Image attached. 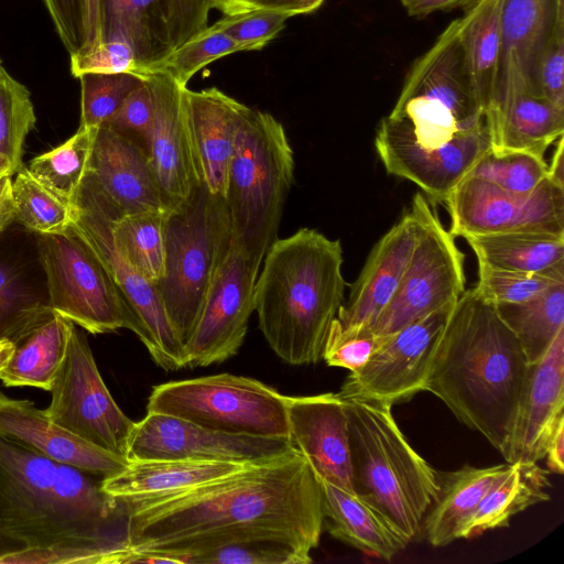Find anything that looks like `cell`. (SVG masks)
<instances>
[{"instance_id":"59","label":"cell","mask_w":564,"mask_h":564,"mask_svg":"<svg viewBox=\"0 0 564 564\" xmlns=\"http://www.w3.org/2000/svg\"><path fill=\"white\" fill-rule=\"evenodd\" d=\"M564 139L561 137L555 142V150L547 163V178L555 185L564 188Z\"/></svg>"},{"instance_id":"23","label":"cell","mask_w":564,"mask_h":564,"mask_svg":"<svg viewBox=\"0 0 564 564\" xmlns=\"http://www.w3.org/2000/svg\"><path fill=\"white\" fill-rule=\"evenodd\" d=\"M485 116L495 153L529 152L544 158L564 134V110L512 78L497 82Z\"/></svg>"},{"instance_id":"5","label":"cell","mask_w":564,"mask_h":564,"mask_svg":"<svg viewBox=\"0 0 564 564\" xmlns=\"http://www.w3.org/2000/svg\"><path fill=\"white\" fill-rule=\"evenodd\" d=\"M349 436L354 491L409 542L421 535L438 492V471L410 445L387 401L340 397Z\"/></svg>"},{"instance_id":"29","label":"cell","mask_w":564,"mask_h":564,"mask_svg":"<svg viewBox=\"0 0 564 564\" xmlns=\"http://www.w3.org/2000/svg\"><path fill=\"white\" fill-rule=\"evenodd\" d=\"M243 466L228 462L135 459L130 460L120 471L102 478L100 486L107 495L122 501L200 485L235 473Z\"/></svg>"},{"instance_id":"1","label":"cell","mask_w":564,"mask_h":564,"mask_svg":"<svg viewBox=\"0 0 564 564\" xmlns=\"http://www.w3.org/2000/svg\"><path fill=\"white\" fill-rule=\"evenodd\" d=\"M129 549L178 555L225 542L269 539L311 555L324 529L321 481L295 447L173 492L118 501Z\"/></svg>"},{"instance_id":"6","label":"cell","mask_w":564,"mask_h":564,"mask_svg":"<svg viewBox=\"0 0 564 564\" xmlns=\"http://www.w3.org/2000/svg\"><path fill=\"white\" fill-rule=\"evenodd\" d=\"M294 180V158L283 126L247 107L228 169L226 202L232 239L258 262L276 239Z\"/></svg>"},{"instance_id":"49","label":"cell","mask_w":564,"mask_h":564,"mask_svg":"<svg viewBox=\"0 0 564 564\" xmlns=\"http://www.w3.org/2000/svg\"><path fill=\"white\" fill-rule=\"evenodd\" d=\"M381 340L382 336H377L369 328L359 332H341L333 323L322 359L328 366L355 372L365 366Z\"/></svg>"},{"instance_id":"37","label":"cell","mask_w":564,"mask_h":564,"mask_svg":"<svg viewBox=\"0 0 564 564\" xmlns=\"http://www.w3.org/2000/svg\"><path fill=\"white\" fill-rule=\"evenodd\" d=\"M171 210L135 214L118 212L111 223L116 246L148 280L156 283L164 274L165 229Z\"/></svg>"},{"instance_id":"26","label":"cell","mask_w":564,"mask_h":564,"mask_svg":"<svg viewBox=\"0 0 564 564\" xmlns=\"http://www.w3.org/2000/svg\"><path fill=\"white\" fill-rule=\"evenodd\" d=\"M184 105L203 183L225 197L230 160L247 106L216 87L184 89Z\"/></svg>"},{"instance_id":"2","label":"cell","mask_w":564,"mask_h":564,"mask_svg":"<svg viewBox=\"0 0 564 564\" xmlns=\"http://www.w3.org/2000/svg\"><path fill=\"white\" fill-rule=\"evenodd\" d=\"M101 478L0 434V563H120L124 513Z\"/></svg>"},{"instance_id":"63","label":"cell","mask_w":564,"mask_h":564,"mask_svg":"<svg viewBox=\"0 0 564 564\" xmlns=\"http://www.w3.org/2000/svg\"><path fill=\"white\" fill-rule=\"evenodd\" d=\"M1 62V61H0Z\"/></svg>"},{"instance_id":"41","label":"cell","mask_w":564,"mask_h":564,"mask_svg":"<svg viewBox=\"0 0 564 564\" xmlns=\"http://www.w3.org/2000/svg\"><path fill=\"white\" fill-rule=\"evenodd\" d=\"M178 561L180 564H307L312 557L281 541L246 539L180 554Z\"/></svg>"},{"instance_id":"27","label":"cell","mask_w":564,"mask_h":564,"mask_svg":"<svg viewBox=\"0 0 564 564\" xmlns=\"http://www.w3.org/2000/svg\"><path fill=\"white\" fill-rule=\"evenodd\" d=\"M563 19L564 0H503L497 82L513 78L539 93L535 82L538 63L556 22Z\"/></svg>"},{"instance_id":"24","label":"cell","mask_w":564,"mask_h":564,"mask_svg":"<svg viewBox=\"0 0 564 564\" xmlns=\"http://www.w3.org/2000/svg\"><path fill=\"white\" fill-rule=\"evenodd\" d=\"M87 176L123 215L171 210L145 149L113 130L98 129Z\"/></svg>"},{"instance_id":"58","label":"cell","mask_w":564,"mask_h":564,"mask_svg":"<svg viewBox=\"0 0 564 564\" xmlns=\"http://www.w3.org/2000/svg\"><path fill=\"white\" fill-rule=\"evenodd\" d=\"M14 221L12 180L10 175L0 178V234Z\"/></svg>"},{"instance_id":"28","label":"cell","mask_w":564,"mask_h":564,"mask_svg":"<svg viewBox=\"0 0 564 564\" xmlns=\"http://www.w3.org/2000/svg\"><path fill=\"white\" fill-rule=\"evenodd\" d=\"M319 481L324 527L330 535L384 561H391L405 549L409 541L371 505L352 491Z\"/></svg>"},{"instance_id":"45","label":"cell","mask_w":564,"mask_h":564,"mask_svg":"<svg viewBox=\"0 0 564 564\" xmlns=\"http://www.w3.org/2000/svg\"><path fill=\"white\" fill-rule=\"evenodd\" d=\"M557 283H564V272L529 273L478 263L474 289L484 300L497 305L528 301Z\"/></svg>"},{"instance_id":"11","label":"cell","mask_w":564,"mask_h":564,"mask_svg":"<svg viewBox=\"0 0 564 564\" xmlns=\"http://www.w3.org/2000/svg\"><path fill=\"white\" fill-rule=\"evenodd\" d=\"M40 262L46 275L47 305L90 334L128 328L139 322L102 263L69 229L39 235Z\"/></svg>"},{"instance_id":"50","label":"cell","mask_w":564,"mask_h":564,"mask_svg":"<svg viewBox=\"0 0 564 564\" xmlns=\"http://www.w3.org/2000/svg\"><path fill=\"white\" fill-rule=\"evenodd\" d=\"M151 121L152 97L149 86L143 79V83L126 97L119 108L101 127L129 138L147 151Z\"/></svg>"},{"instance_id":"62","label":"cell","mask_w":564,"mask_h":564,"mask_svg":"<svg viewBox=\"0 0 564 564\" xmlns=\"http://www.w3.org/2000/svg\"><path fill=\"white\" fill-rule=\"evenodd\" d=\"M14 174H15V171L13 170L9 160L6 156H3L2 154H0V178L3 176H7V175L12 176Z\"/></svg>"},{"instance_id":"32","label":"cell","mask_w":564,"mask_h":564,"mask_svg":"<svg viewBox=\"0 0 564 564\" xmlns=\"http://www.w3.org/2000/svg\"><path fill=\"white\" fill-rule=\"evenodd\" d=\"M167 0H100L101 40L133 50L143 76L171 52Z\"/></svg>"},{"instance_id":"52","label":"cell","mask_w":564,"mask_h":564,"mask_svg":"<svg viewBox=\"0 0 564 564\" xmlns=\"http://www.w3.org/2000/svg\"><path fill=\"white\" fill-rule=\"evenodd\" d=\"M171 51L208 25L214 0H167Z\"/></svg>"},{"instance_id":"8","label":"cell","mask_w":564,"mask_h":564,"mask_svg":"<svg viewBox=\"0 0 564 564\" xmlns=\"http://www.w3.org/2000/svg\"><path fill=\"white\" fill-rule=\"evenodd\" d=\"M389 117L403 121L415 141L429 148L486 123L463 48L459 19L414 62Z\"/></svg>"},{"instance_id":"40","label":"cell","mask_w":564,"mask_h":564,"mask_svg":"<svg viewBox=\"0 0 564 564\" xmlns=\"http://www.w3.org/2000/svg\"><path fill=\"white\" fill-rule=\"evenodd\" d=\"M35 123L29 89L0 65V154L15 172L23 165L24 142Z\"/></svg>"},{"instance_id":"61","label":"cell","mask_w":564,"mask_h":564,"mask_svg":"<svg viewBox=\"0 0 564 564\" xmlns=\"http://www.w3.org/2000/svg\"><path fill=\"white\" fill-rule=\"evenodd\" d=\"M13 344L8 339H0V371L6 367L13 352Z\"/></svg>"},{"instance_id":"54","label":"cell","mask_w":564,"mask_h":564,"mask_svg":"<svg viewBox=\"0 0 564 564\" xmlns=\"http://www.w3.org/2000/svg\"><path fill=\"white\" fill-rule=\"evenodd\" d=\"M79 14V48L75 53H87L101 40L100 0H77Z\"/></svg>"},{"instance_id":"38","label":"cell","mask_w":564,"mask_h":564,"mask_svg":"<svg viewBox=\"0 0 564 564\" xmlns=\"http://www.w3.org/2000/svg\"><path fill=\"white\" fill-rule=\"evenodd\" d=\"M98 129L78 127L56 148L33 158L26 166L46 188L72 206L87 176Z\"/></svg>"},{"instance_id":"35","label":"cell","mask_w":564,"mask_h":564,"mask_svg":"<svg viewBox=\"0 0 564 564\" xmlns=\"http://www.w3.org/2000/svg\"><path fill=\"white\" fill-rule=\"evenodd\" d=\"M503 0H474L459 18L460 40L478 98L490 105L499 73Z\"/></svg>"},{"instance_id":"19","label":"cell","mask_w":564,"mask_h":564,"mask_svg":"<svg viewBox=\"0 0 564 564\" xmlns=\"http://www.w3.org/2000/svg\"><path fill=\"white\" fill-rule=\"evenodd\" d=\"M142 78L152 97L147 153L165 203L173 210L203 183L185 111L186 87L162 70H150Z\"/></svg>"},{"instance_id":"48","label":"cell","mask_w":564,"mask_h":564,"mask_svg":"<svg viewBox=\"0 0 564 564\" xmlns=\"http://www.w3.org/2000/svg\"><path fill=\"white\" fill-rule=\"evenodd\" d=\"M69 58L70 73L77 78L86 73H130L142 77L135 54L124 41H102L91 51L83 54L73 53Z\"/></svg>"},{"instance_id":"34","label":"cell","mask_w":564,"mask_h":564,"mask_svg":"<svg viewBox=\"0 0 564 564\" xmlns=\"http://www.w3.org/2000/svg\"><path fill=\"white\" fill-rule=\"evenodd\" d=\"M464 239L478 263L529 273L564 272V234L519 231Z\"/></svg>"},{"instance_id":"17","label":"cell","mask_w":564,"mask_h":564,"mask_svg":"<svg viewBox=\"0 0 564 564\" xmlns=\"http://www.w3.org/2000/svg\"><path fill=\"white\" fill-rule=\"evenodd\" d=\"M452 306L382 336L364 367L350 372L338 394L394 403L424 391L427 372Z\"/></svg>"},{"instance_id":"46","label":"cell","mask_w":564,"mask_h":564,"mask_svg":"<svg viewBox=\"0 0 564 564\" xmlns=\"http://www.w3.org/2000/svg\"><path fill=\"white\" fill-rule=\"evenodd\" d=\"M48 308L23 284L18 271L0 260V339L12 341Z\"/></svg>"},{"instance_id":"14","label":"cell","mask_w":564,"mask_h":564,"mask_svg":"<svg viewBox=\"0 0 564 564\" xmlns=\"http://www.w3.org/2000/svg\"><path fill=\"white\" fill-rule=\"evenodd\" d=\"M444 204L455 238L519 231L564 234V188L549 178L532 193L514 194L466 176Z\"/></svg>"},{"instance_id":"10","label":"cell","mask_w":564,"mask_h":564,"mask_svg":"<svg viewBox=\"0 0 564 564\" xmlns=\"http://www.w3.org/2000/svg\"><path fill=\"white\" fill-rule=\"evenodd\" d=\"M118 212L86 176L72 205L68 229L98 258L120 290L139 322V338L153 361L166 371L184 368L183 343L166 315L155 283L144 278L115 243L111 223Z\"/></svg>"},{"instance_id":"22","label":"cell","mask_w":564,"mask_h":564,"mask_svg":"<svg viewBox=\"0 0 564 564\" xmlns=\"http://www.w3.org/2000/svg\"><path fill=\"white\" fill-rule=\"evenodd\" d=\"M290 441L319 479L354 491L348 421L338 393L286 395Z\"/></svg>"},{"instance_id":"7","label":"cell","mask_w":564,"mask_h":564,"mask_svg":"<svg viewBox=\"0 0 564 564\" xmlns=\"http://www.w3.org/2000/svg\"><path fill=\"white\" fill-rule=\"evenodd\" d=\"M231 241L226 198L210 193L204 183L169 214L164 274L155 286L183 345L196 325Z\"/></svg>"},{"instance_id":"25","label":"cell","mask_w":564,"mask_h":564,"mask_svg":"<svg viewBox=\"0 0 564 564\" xmlns=\"http://www.w3.org/2000/svg\"><path fill=\"white\" fill-rule=\"evenodd\" d=\"M0 434L56 463L72 465L101 479L120 471L130 462L72 434L32 401L8 397L1 390Z\"/></svg>"},{"instance_id":"16","label":"cell","mask_w":564,"mask_h":564,"mask_svg":"<svg viewBox=\"0 0 564 564\" xmlns=\"http://www.w3.org/2000/svg\"><path fill=\"white\" fill-rule=\"evenodd\" d=\"M375 148L386 171L414 183L432 204L444 203L475 164L491 150L487 123L441 147L417 143L401 120L384 117Z\"/></svg>"},{"instance_id":"30","label":"cell","mask_w":564,"mask_h":564,"mask_svg":"<svg viewBox=\"0 0 564 564\" xmlns=\"http://www.w3.org/2000/svg\"><path fill=\"white\" fill-rule=\"evenodd\" d=\"M75 324L51 307L11 343L13 352L0 371L7 387H34L50 391L66 355Z\"/></svg>"},{"instance_id":"51","label":"cell","mask_w":564,"mask_h":564,"mask_svg":"<svg viewBox=\"0 0 564 564\" xmlns=\"http://www.w3.org/2000/svg\"><path fill=\"white\" fill-rule=\"evenodd\" d=\"M535 82L539 93L564 110V19L556 22L539 59Z\"/></svg>"},{"instance_id":"15","label":"cell","mask_w":564,"mask_h":564,"mask_svg":"<svg viewBox=\"0 0 564 564\" xmlns=\"http://www.w3.org/2000/svg\"><path fill=\"white\" fill-rule=\"evenodd\" d=\"M261 264L234 239L205 297L196 325L183 345L185 367L220 364L238 352L254 312Z\"/></svg>"},{"instance_id":"53","label":"cell","mask_w":564,"mask_h":564,"mask_svg":"<svg viewBox=\"0 0 564 564\" xmlns=\"http://www.w3.org/2000/svg\"><path fill=\"white\" fill-rule=\"evenodd\" d=\"M53 26L70 54L79 48V14L77 0H43Z\"/></svg>"},{"instance_id":"3","label":"cell","mask_w":564,"mask_h":564,"mask_svg":"<svg viewBox=\"0 0 564 564\" xmlns=\"http://www.w3.org/2000/svg\"><path fill=\"white\" fill-rule=\"evenodd\" d=\"M529 362L495 304L465 290L449 311L424 384L499 453L510 436Z\"/></svg>"},{"instance_id":"33","label":"cell","mask_w":564,"mask_h":564,"mask_svg":"<svg viewBox=\"0 0 564 564\" xmlns=\"http://www.w3.org/2000/svg\"><path fill=\"white\" fill-rule=\"evenodd\" d=\"M508 466V463L488 467L465 465L454 471L438 473V492L422 523L421 534L427 542L445 546L457 540L460 525Z\"/></svg>"},{"instance_id":"13","label":"cell","mask_w":564,"mask_h":564,"mask_svg":"<svg viewBox=\"0 0 564 564\" xmlns=\"http://www.w3.org/2000/svg\"><path fill=\"white\" fill-rule=\"evenodd\" d=\"M50 392L44 411L51 420L95 446L127 457L135 422L113 400L86 336L75 325Z\"/></svg>"},{"instance_id":"4","label":"cell","mask_w":564,"mask_h":564,"mask_svg":"<svg viewBox=\"0 0 564 564\" xmlns=\"http://www.w3.org/2000/svg\"><path fill=\"white\" fill-rule=\"evenodd\" d=\"M254 285V311L267 343L290 365L316 364L344 304L339 240L312 228L275 239Z\"/></svg>"},{"instance_id":"42","label":"cell","mask_w":564,"mask_h":564,"mask_svg":"<svg viewBox=\"0 0 564 564\" xmlns=\"http://www.w3.org/2000/svg\"><path fill=\"white\" fill-rule=\"evenodd\" d=\"M238 52L240 50L236 42L215 22L173 48L148 72H165L180 85L187 87L192 77L205 66Z\"/></svg>"},{"instance_id":"18","label":"cell","mask_w":564,"mask_h":564,"mask_svg":"<svg viewBox=\"0 0 564 564\" xmlns=\"http://www.w3.org/2000/svg\"><path fill=\"white\" fill-rule=\"evenodd\" d=\"M291 448L290 438L228 434L176 416L147 412L134 424L127 457L129 460L172 458L248 465L276 457Z\"/></svg>"},{"instance_id":"31","label":"cell","mask_w":564,"mask_h":564,"mask_svg":"<svg viewBox=\"0 0 564 564\" xmlns=\"http://www.w3.org/2000/svg\"><path fill=\"white\" fill-rule=\"evenodd\" d=\"M550 471L538 463L517 462L489 486L477 508L460 525L458 539H473L482 533L506 528L517 513L550 500Z\"/></svg>"},{"instance_id":"43","label":"cell","mask_w":564,"mask_h":564,"mask_svg":"<svg viewBox=\"0 0 564 564\" xmlns=\"http://www.w3.org/2000/svg\"><path fill=\"white\" fill-rule=\"evenodd\" d=\"M467 176L485 180L514 194L532 193L547 178L543 156L529 152H487Z\"/></svg>"},{"instance_id":"9","label":"cell","mask_w":564,"mask_h":564,"mask_svg":"<svg viewBox=\"0 0 564 564\" xmlns=\"http://www.w3.org/2000/svg\"><path fill=\"white\" fill-rule=\"evenodd\" d=\"M147 412L228 434L290 438L286 395L242 376L219 373L155 386Z\"/></svg>"},{"instance_id":"55","label":"cell","mask_w":564,"mask_h":564,"mask_svg":"<svg viewBox=\"0 0 564 564\" xmlns=\"http://www.w3.org/2000/svg\"><path fill=\"white\" fill-rule=\"evenodd\" d=\"M474 0H401L408 15L425 18L434 12L466 8Z\"/></svg>"},{"instance_id":"60","label":"cell","mask_w":564,"mask_h":564,"mask_svg":"<svg viewBox=\"0 0 564 564\" xmlns=\"http://www.w3.org/2000/svg\"><path fill=\"white\" fill-rule=\"evenodd\" d=\"M213 9L219 10L224 15H234L253 10L251 0H214Z\"/></svg>"},{"instance_id":"20","label":"cell","mask_w":564,"mask_h":564,"mask_svg":"<svg viewBox=\"0 0 564 564\" xmlns=\"http://www.w3.org/2000/svg\"><path fill=\"white\" fill-rule=\"evenodd\" d=\"M564 421V329L545 355L529 364L508 442L500 453L506 463H538Z\"/></svg>"},{"instance_id":"57","label":"cell","mask_w":564,"mask_h":564,"mask_svg":"<svg viewBox=\"0 0 564 564\" xmlns=\"http://www.w3.org/2000/svg\"><path fill=\"white\" fill-rule=\"evenodd\" d=\"M546 467L550 473H564V421L553 433L545 452Z\"/></svg>"},{"instance_id":"36","label":"cell","mask_w":564,"mask_h":564,"mask_svg":"<svg viewBox=\"0 0 564 564\" xmlns=\"http://www.w3.org/2000/svg\"><path fill=\"white\" fill-rule=\"evenodd\" d=\"M496 307L519 340L528 362H536L564 329V283H557L528 301L497 304Z\"/></svg>"},{"instance_id":"56","label":"cell","mask_w":564,"mask_h":564,"mask_svg":"<svg viewBox=\"0 0 564 564\" xmlns=\"http://www.w3.org/2000/svg\"><path fill=\"white\" fill-rule=\"evenodd\" d=\"M325 0H251L252 9H269L295 17L316 11Z\"/></svg>"},{"instance_id":"12","label":"cell","mask_w":564,"mask_h":564,"mask_svg":"<svg viewBox=\"0 0 564 564\" xmlns=\"http://www.w3.org/2000/svg\"><path fill=\"white\" fill-rule=\"evenodd\" d=\"M411 208L421 230L401 284L389 305L370 326L377 336H387L440 308L452 306L465 292V256L455 237L421 192Z\"/></svg>"},{"instance_id":"21","label":"cell","mask_w":564,"mask_h":564,"mask_svg":"<svg viewBox=\"0 0 564 564\" xmlns=\"http://www.w3.org/2000/svg\"><path fill=\"white\" fill-rule=\"evenodd\" d=\"M420 230L419 216L411 208L373 246L334 321L339 330L370 328L389 305L401 284Z\"/></svg>"},{"instance_id":"47","label":"cell","mask_w":564,"mask_h":564,"mask_svg":"<svg viewBox=\"0 0 564 564\" xmlns=\"http://www.w3.org/2000/svg\"><path fill=\"white\" fill-rule=\"evenodd\" d=\"M290 14L253 9L234 15H224L216 23L238 45L240 52L260 51L284 29Z\"/></svg>"},{"instance_id":"39","label":"cell","mask_w":564,"mask_h":564,"mask_svg":"<svg viewBox=\"0 0 564 564\" xmlns=\"http://www.w3.org/2000/svg\"><path fill=\"white\" fill-rule=\"evenodd\" d=\"M14 220L37 235L66 231L72 206L41 184L23 164L12 181Z\"/></svg>"},{"instance_id":"44","label":"cell","mask_w":564,"mask_h":564,"mask_svg":"<svg viewBox=\"0 0 564 564\" xmlns=\"http://www.w3.org/2000/svg\"><path fill=\"white\" fill-rule=\"evenodd\" d=\"M79 127L99 129L119 108L126 97L143 83V78L130 74L80 75Z\"/></svg>"}]
</instances>
